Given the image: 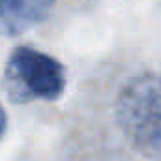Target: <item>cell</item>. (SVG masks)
Here are the masks:
<instances>
[{
    "label": "cell",
    "instance_id": "1",
    "mask_svg": "<svg viewBox=\"0 0 161 161\" xmlns=\"http://www.w3.org/2000/svg\"><path fill=\"white\" fill-rule=\"evenodd\" d=\"M114 109L129 146L144 158H161V73L131 77L118 92Z\"/></svg>",
    "mask_w": 161,
    "mask_h": 161
},
{
    "label": "cell",
    "instance_id": "2",
    "mask_svg": "<svg viewBox=\"0 0 161 161\" xmlns=\"http://www.w3.org/2000/svg\"><path fill=\"white\" fill-rule=\"evenodd\" d=\"M4 88L11 101H56L66 88L64 66L32 47H17L6 64Z\"/></svg>",
    "mask_w": 161,
    "mask_h": 161
},
{
    "label": "cell",
    "instance_id": "3",
    "mask_svg": "<svg viewBox=\"0 0 161 161\" xmlns=\"http://www.w3.org/2000/svg\"><path fill=\"white\" fill-rule=\"evenodd\" d=\"M56 0H0V36H19L47 19Z\"/></svg>",
    "mask_w": 161,
    "mask_h": 161
},
{
    "label": "cell",
    "instance_id": "4",
    "mask_svg": "<svg viewBox=\"0 0 161 161\" xmlns=\"http://www.w3.org/2000/svg\"><path fill=\"white\" fill-rule=\"evenodd\" d=\"M6 124H8L6 111H4V109H2V105H0V137H2V133H4V129H6Z\"/></svg>",
    "mask_w": 161,
    "mask_h": 161
}]
</instances>
